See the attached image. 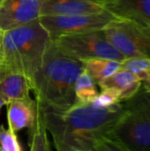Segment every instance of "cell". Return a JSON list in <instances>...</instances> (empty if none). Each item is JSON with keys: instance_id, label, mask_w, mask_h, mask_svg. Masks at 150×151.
Segmentation results:
<instances>
[{"instance_id": "6da1fadb", "label": "cell", "mask_w": 150, "mask_h": 151, "mask_svg": "<svg viewBox=\"0 0 150 151\" xmlns=\"http://www.w3.org/2000/svg\"><path fill=\"white\" fill-rule=\"evenodd\" d=\"M42 108L57 150H116L109 134L126 111L122 103L108 108L92 103L72 105L65 111Z\"/></svg>"}, {"instance_id": "7a4b0ae2", "label": "cell", "mask_w": 150, "mask_h": 151, "mask_svg": "<svg viewBox=\"0 0 150 151\" xmlns=\"http://www.w3.org/2000/svg\"><path fill=\"white\" fill-rule=\"evenodd\" d=\"M82 70L81 61L61 52L51 41L31 82L35 100L44 108L69 109L74 104L75 82Z\"/></svg>"}, {"instance_id": "3957f363", "label": "cell", "mask_w": 150, "mask_h": 151, "mask_svg": "<svg viewBox=\"0 0 150 151\" xmlns=\"http://www.w3.org/2000/svg\"><path fill=\"white\" fill-rule=\"evenodd\" d=\"M50 43L51 38L39 19L3 31L0 67L24 74L31 86Z\"/></svg>"}, {"instance_id": "277c9868", "label": "cell", "mask_w": 150, "mask_h": 151, "mask_svg": "<svg viewBox=\"0 0 150 151\" xmlns=\"http://www.w3.org/2000/svg\"><path fill=\"white\" fill-rule=\"evenodd\" d=\"M126 111L110 132L116 150L150 151V93L126 101Z\"/></svg>"}, {"instance_id": "5b68a950", "label": "cell", "mask_w": 150, "mask_h": 151, "mask_svg": "<svg viewBox=\"0 0 150 151\" xmlns=\"http://www.w3.org/2000/svg\"><path fill=\"white\" fill-rule=\"evenodd\" d=\"M51 41L61 52L80 61L107 58L122 62L126 59L106 38L103 29L60 35Z\"/></svg>"}, {"instance_id": "8992f818", "label": "cell", "mask_w": 150, "mask_h": 151, "mask_svg": "<svg viewBox=\"0 0 150 151\" xmlns=\"http://www.w3.org/2000/svg\"><path fill=\"white\" fill-rule=\"evenodd\" d=\"M109 42L126 58H150V27L118 19L103 28Z\"/></svg>"}, {"instance_id": "52a82bcc", "label": "cell", "mask_w": 150, "mask_h": 151, "mask_svg": "<svg viewBox=\"0 0 150 151\" xmlns=\"http://www.w3.org/2000/svg\"><path fill=\"white\" fill-rule=\"evenodd\" d=\"M119 18L108 10L98 13L41 16L39 21L51 39L65 35L79 34L103 29L111 22Z\"/></svg>"}, {"instance_id": "ba28073f", "label": "cell", "mask_w": 150, "mask_h": 151, "mask_svg": "<svg viewBox=\"0 0 150 151\" xmlns=\"http://www.w3.org/2000/svg\"><path fill=\"white\" fill-rule=\"evenodd\" d=\"M45 0H3L0 4V29L6 31L39 19Z\"/></svg>"}, {"instance_id": "9c48e42d", "label": "cell", "mask_w": 150, "mask_h": 151, "mask_svg": "<svg viewBox=\"0 0 150 151\" xmlns=\"http://www.w3.org/2000/svg\"><path fill=\"white\" fill-rule=\"evenodd\" d=\"M105 10L104 4L91 0H45L41 9V16L89 14Z\"/></svg>"}, {"instance_id": "30bf717a", "label": "cell", "mask_w": 150, "mask_h": 151, "mask_svg": "<svg viewBox=\"0 0 150 151\" xmlns=\"http://www.w3.org/2000/svg\"><path fill=\"white\" fill-rule=\"evenodd\" d=\"M104 6L119 19L133 20L150 27V0H111Z\"/></svg>"}, {"instance_id": "8fae6325", "label": "cell", "mask_w": 150, "mask_h": 151, "mask_svg": "<svg viewBox=\"0 0 150 151\" xmlns=\"http://www.w3.org/2000/svg\"><path fill=\"white\" fill-rule=\"evenodd\" d=\"M142 78L132 72L119 69L98 83L102 89L115 88L119 91L122 102L135 96L142 87Z\"/></svg>"}, {"instance_id": "7c38bea8", "label": "cell", "mask_w": 150, "mask_h": 151, "mask_svg": "<svg viewBox=\"0 0 150 151\" xmlns=\"http://www.w3.org/2000/svg\"><path fill=\"white\" fill-rule=\"evenodd\" d=\"M30 82L22 73L0 67V94L7 104L30 97Z\"/></svg>"}, {"instance_id": "4fadbf2b", "label": "cell", "mask_w": 150, "mask_h": 151, "mask_svg": "<svg viewBox=\"0 0 150 151\" xmlns=\"http://www.w3.org/2000/svg\"><path fill=\"white\" fill-rule=\"evenodd\" d=\"M7 121L9 127L14 132L28 128L33 122L37 101L31 97L14 100L7 104Z\"/></svg>"}, {"instance_id": "5bb4252c", "label": "cell", "mask_w": 150, "mask_h": 151, "mask_svg": "<svg viewBox=\"0 0 150 151\" xmlns=\"http://www.w3.org/2000/svg\"><path fill=\"white\" fill-rule=\"evenodd\" d=\"M45 116L41 104L37 102L34 117L28 127V147L31 151H50V142L47 134Z\"/></svg>"}, {"instance_id": "9a60e30c", "label": "cell", "mask_w": 150, "mask_h": 151, "mask_svg": "<svg viewBox=\"0 0 150 151\" xmlns=\"http://www.w3.org/2000/svg\"><path fill=\"white\" fill-rule=\"evenodd\" d=\"M83 68L98 84L120 69L119 61L107 58H91L81 61Z\"/></svg>"}, {"instance_id": "2e32d148", "label": "cell", "mask_w": 150, "mask_h": 151, "mask_svg": "<svg viewBox=\"0 0 150 151\" xmlns=\"http://www.w3.org/2000/svg\"><path fill=\"white\" fill-rule=\"evenodd\" d=\"M96 81L83 68L75 82V100L73 105H83L94 101L98 94Z\"/></svg>"}, {"instance_id": "e0dca14e", "label": "cell", "mask_w": 150, "mask_h": 151, "mask_svg": "<svg viewBox=\"0 0 150 151\" xmlns=\"http://www.w3.org/2000/svg\"><path fill=\"white\" fill-rule=\"evenodd\" d=\"M120 69L140 75L144 81L150 73V58H129L120 63Z\"/></svg>"}, {"instance_id": "ac0fdd59", "label": "cell", "mask_w": 150, "mask_h": 151, "mask_svg": "<svg viewBox=\"0 0 150 151\" xmlns=\"http://www.w3.org/2000/svg\"><path fill=\"white\" fill-rule=\"evenodd\" d=\"M21 146L16 132L10 127L4 128L3 125H0V151H22Z\"/></svg>"}, {"instance_id": "d6986e66", "label": "cell", "mask_w": 150, "mask_h": 151, "mask_svg": "<svg viewBox=\"0 0 150 151\" xmlns=\"http://www.w3.org/2000/svg\"><path fill=\"white\" fill-rule=\"evenodd\" d=\"M122 103L120 93L115 88H104L101 93H98L92 104L100 108L111 107L117 104Z\"/></svg>"}, {"instance_id": "ffe728a7", "label": "cell", "mask_w": 150, "mask_h": 151, "mask_svg": "<svg viewBox=\"0 0 150 151\" xmlns=\"http://www.w3.org/2000/svg\"><path fill=\"white\" fill-rule=\"evenodd\" d=\"M142 86H143V90L145 92L150 93V73L146 77V79L143 81Z\"/></svg>"}, {"instance_id": "44dd1931", "label": "cell", "mask_w": 150, "mask_h": 151, "mask_svg": "<svg viewBox=\"0 0 150 151\" xmlns=\"http://www.w3.org/2000/svg\"><path fill=\"white\" fill-rule=\"evenodd\" d=\"M7 104V102H6V100L1 96V94H0V112H1V109L3 108V106H4V105H6Z\"/></svg>"}, {"instance_id": "7402d4cb", "label": "cell", "mask_w": 150, "mask_h": 151, "mask_svg": "<svg viewBox=\"0 0 150 151\" xmlns=\"http://www.w3.org/2000/svg\"><path fill=\"white\" fill-rule=\"evenodd\" d=\"M91 1H95V2H97V3L105 4L106 3H108V2H110V1H111V0H91Z\"/></svg>"}, {"instance_id": "603a6c76", "label": "cell", "mask_w": 150, "mask_h": 151, "mask_svg": "<svg viewBox=\"0 0 150 151\" xmlns=\"http://www.w3.org/2000/svg\"><path fill=\"white\" fill-rule=\"evenodd\" d=\"M2 33H3V31L0 29V45H1V40H2Z\"/></svg>"}, {"instance_id": "cb8c5ba5", "label": "cell", "mask_w": 150, "mask_h": 151, "mask_svg": "<svg viewBox=\"0 0 150 151\" xmlns=\"http://www.w3.org/2000/svg\"><path fill=\"white\" fill-rule=\"evenodd\" d=\"M2 1H3V0H0V4H1V3H2Z\"/></svg>"}]
</instances>
